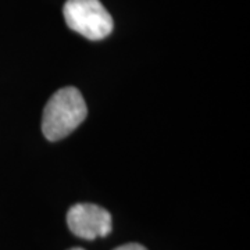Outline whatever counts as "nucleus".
I'll use <instances>...</instances> for the list:
<instances>
[{
	"mask_svg": "<svg viewBox=\"0 0 250 250\" xmlns=\"http://www.w3.org/2000/svg\"><path fill=\"white\" fill-rule=\"evenodd\" d=\"M88 108L81 92L74 86L57 90L49 99L42 117V132L50 142L60 141L78 128Z\"/></svg>",
	"mask_w": 250,
	"mask_h": 250,
	"instance_id": "nucleus-1",
	"label": "nucleus"
},
{
	"mask_svg": "<svg viewBox=\"0 0 250 250\" xmlns=\"http://www.w3.org/2000/svg\"><path fill=\"white\" fill-rule=\"evenodd\" d=\"M62 13L68 28L89 41L104 39L113 32V18L100 0H67Z\"/></svg>",
	"mask_w": 250,
	"mask_h": 250,
	"instance_id": "nucleus-2",
	"label": "nucleus"
},
{
	"mask_svg": "<svg viewBox=\"0 0 250 250\" xmlns=\"http://www.w3.org/2000/svg\"><path fill=\"white\" fill-rule=\"evenodd\" d=\"M67 224L74 235L86 241L104 238L113 228L111 214L106 208L92 203L72 206L67 213Z\"/></svg>",
	"mask_w": 250,
	"mask_h": 250,
	"instance_id": "nucleus-3",
	"label": "nucleus"
},
{
	"mask_svg": "<svg viewBox=\"0 0 250 250\" xmlns=\"http://www.w3.org/2000/svg\"><path fill=\"white\" fill-rule=\"evenodd\" d=\"M114 250H147L145 246L139 245V243H126L123 246H118Z\"/></svg>",
	"mask_w": 250,
	"mask_h": 250,
	"instance_id": "nucleus-4",
	"label": "nucleus"
},
{
	"mask_svg": "<svg viewBox=\"0 0 250 250\" xmlns=\"http://www.w3.org/2000/svg\"><path fill=\"white\" fill-rule=\"evenodd\" d=\"M70 250H85V249H82V248H72V249Z\"/></svg>",
	"mask_w": 250,
	"mask_h": 250,
	"instance_id": "nucleus-5",
	"label": "nucleus"
}]
</instances>
